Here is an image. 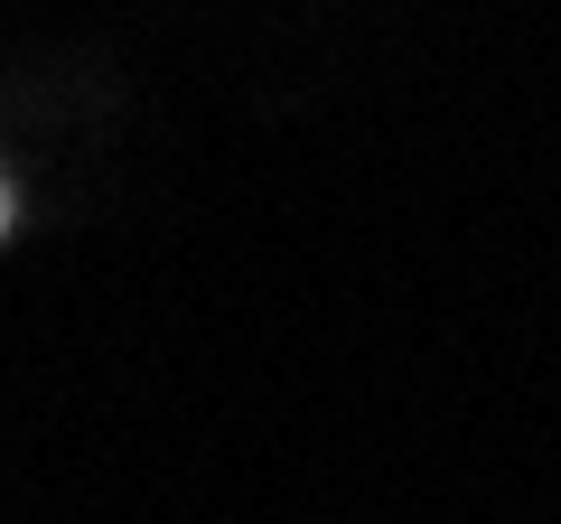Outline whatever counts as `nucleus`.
I'll return each mask as SVG.
<instances>
[{"instance_id": "1", "label": "nucleus", "mask_w": 561, "mask_h": 524, "mask_svg": "<svg viewBox=\"0 0 561 524\" xmlns=\"http://www.w3.org/2000/svg\"><path fill=\"white\" fill-rule=\"evenodd\" d=\"M20 235V187H10V169H0V243Z\"/></svg>"}]
</instances>
